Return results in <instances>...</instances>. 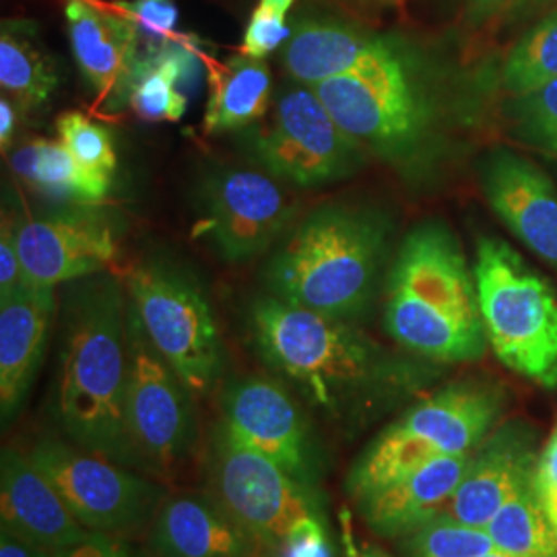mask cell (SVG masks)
<instances>
[{"label":"cell","mask_w":557,"mask_h":557,"mask_svg":"<svg viewBox=\"0 0 557 557\" xmlns=\"http://www.w3.org/2000/svg\"><path fill=\"white\" fill-rule=\"evenodd\" d=\"M248 326L260 358L281 382L343 430L376 421L442 374L438 363L386 349L351 320L324 317L275 296L252 301Z\"/></svg>","instance_id":"1"},{"label":"cell","mask_w":557,"mask_h":557,"mask_svg":"<svg viewBox=\"0 0 557 557\" xmlns=\"http://www.w3.org/2000/svg\"><path fill=\"white\" fill-rule=\"evenodd\" d=\"M128 304L103 271L75 281L62 301L54 418L81 448L143 469L126 428Z\"/></svg>","instance_id":"2"},{"label":"cell","mask_w":557,"mask_h":557,"mask_svg":"<svg viewBox=\"0 0 557 557\" xmlns=\"http://www.w3.org/2000/svg\"><path fill=\"white\" fill-rule=\"evenodd\" d=\"M384 289V329L407 354L438 366L487 354L475 273L444 223L425 221L407 234Z\"/></svg>","instance_id":"3"},{"label":"cell","mask_w":557,"mask_h":557,"mask_svg":"<svg viewBox=\"0 0 557 557\" xmlns=\"http://www.w3.org/2000/svg\"><path fill=\"white\" fill-rule=\"evenodd\" d=\"M391 221L356 205H324L269 260L271 296L333 319L358 320L379 296L391 248Z\"/></svg>","instance_id":"4"},{"label":"cell","mask_w":557,"mask_h":557,"mask_svg":"<svg viewBox=\"0 0 557 557\" xmlns=\"http://www.w3.org/2000/svg\"><path fill=\"white\" fill-rule=\"evenodd\" d=\"M504 411V388L487 380H458L418 398L359 453L345 481L349 498H363L428 460L471 455Z\"/></svg>","instance_id":"5"},{"label":"cell","mask_w":557,"mask_h":557,"mask_svg":"<svg viewBox=\"0 0 557 557\" xmlns=\"http://www.w3.org/2000/svg\"><path fill=\"white\" fill-rule=\"evenodd\" d=\"M366 156L397 168L425 160L442 135L438 94L395 50L376 66L312 87Z\"/></svg>","instance_id":"6"},{"label":"cell","mask_w":557,"mask_h":557,"mask_svg":"<svg viewBox=\"0 0 557 557\" xmlns=\"http://www.w3.org/2000/svg\"><path fill=\"white\" fill-rule=\"evenodd\" d=\"M479 308L494 356L520 379L557 393V289L494 236L475 250Z\"/></svg>","instance_id":"7"},{"label":"cell","mask_w":557,"mask_h":557,"mask_svg":"<svg viewBox=\"0 0 557 557\" xmlns=\"http://www.w3.org/2000/svg\"><path fill=\"white\" fill-rule=\"evenodd\" d=\"M126 292L143 333L161 358L193 395H209L223 372V347L199 281L168 260H147L126 275Z\"/></svg>","instance_id":"8"},{"label":"cell","mask_w":557,"mask_h":557,"mask_svg":"<svg viewBox=\"0 0 557 557\" xmlns=\"http://www.w3.org/2000/svg\"><path fill=\"white\" fill-rule=\"evenodd\" d=\"M209 478L211 496L273 557L298 522L322 515L319 490L285 473L221 421L211 438Z\"/></svg>","instance_id":"9"},{"label":"cell","mask_w":557,"mask_h":557,"mask_svg":"<svg viewBox=\"0 0 557 557\" xmlns=\"http://www.w3.org/2000/svg\"><path fill=\"white\" fill-rule=\"evenodd\" d=\"M91 533L126 537L151 524L168 492L131 467L66 438H40L27 453Z\"/></svg>","instance_id":"10"},{"label":"cell","mask_w":557,"mask_h":557,"mask_svg":"<svg viewBox=\"0 0 557 557\" xmlns=\"http://www.w3.org/2000/svg\"><path fill=\"white\" fill-rule=\"evenodd\" d=\"M250 145L267 174L298 188L349 178L368 158L319 94L299 83L278 96L271 119L252 133Z\"/></svg>","instance_id":"11"},{"label":"cell","mask_w":557,"mask_h":557,"mask_svg":"<svg viewBox=\"0 0 557 557\" xmlns=\"http://www.w3.org/2000/svg\"><path fill=\"white\" fill-rule=\"evenodd\" d=\"M126 428L143 469L172 473L193 457L199 425L193 391L149 343L128 304Z\"/></svg>","instance_id":"12"},{"label":"cell","mask_w":557,"mask_h":557,"mask_svg":"<svg viewBox=\"0 0 557 557\" xmlns=\"http://www.w3.org/2000/svg\"><path fill=\"white\" fill-rule=\"evenodd\" d=\"M298 213V200L267 172L225 168L200 186V218L195 236L205 238L227 262L262 255L285 234Z\"/></svg>","instance_id":"13"},{"label":"cell","mask_w":557,"mask_h":557,"mask_svg":"<svg viewBox=\"0 0 557 557\" xmlns=\"http://www.w3.org/2000/svg\"><path fill=\"white\" fill-rule=\"evenodd\" d=\"M221 423L238 438L298 479L319 490L322 453L310 421L285 382L250 376L232 382L221 398Z\"/></svg>","instance_id":"14"},{"label":"cell","mask_w":557,"mask_h":557,"mask_svg":"<svg viewBox=\"0 0 557 557\" xmlns=\"http://www.w3.org/2000/svg\"><path fill=\"white\" fill-rule=\"evenodd\" d=\"M119 225L91 205L23 218L17 248L27 283L57 287L108 269L119 257Z\"/></svg>","instance_id":"15"},{"label":"cell","mask_w":557,"mask_h":557,"mask_svg":"<svg viewBox=\"0 0 557 557\" xmlns=\"http://www.w3.org/2000/svg\"><path fill=\"white\" fill-rule=\"evenodd\" d=\"M479 182L499 221L557 271V188L552 178L517 151L494 149L479 165Z\"/></svg>","instance_id":"16"},{"label":"cell","mask_w":557,"mask_h":557,"mask_svg":"<svg viewBox=\"0 0 557 557\" xmlns=\"http://www.w3.org/2000/svg\"><path fill=\"white\" fill-rule=\"evenodd\" d=\"M537 457V436L527 421L499 423L473 450L465 478L442 515L485 529L499 508L533 479Z\"/></svg>","instance_id":"17"},{"label":"cell","mask_w":557,"mask_h":557,"mask_svg":"<svg viewBox=\"0 0 557 557\" xmlns=\"http://www.w3.org/2000/svg\"><path fill=\"white\" fill-rule=\"evenodd\" d=\"M64 17L83 79L96 91L106 112H119L131 103L139 60L135 23L119 9H103L94 0H66Z\"/></svg>","instance_id":"18"},{"label":"cell","mask_w":557,"mask_h":557,"mask_svg":"<svg viewBox=\"0 0 557 557\" xmlns=\"http://www.w3.org/2000/svg\"><path fill=\"white\" fill-rule=\"evenodd\" d=\"M0 518L2 527L52 554L91 535L32 457L9 446L0 455Z\"/></svg>","instance_id":"19"},{"label":"cell","mask_w":557,"mask_h":557,"mask_svg":"<svg viewBox=\"0 0 557 557\" xmlns=\"http://www.w3.org/2000/svg\"><path fill=\"white\" fill-rule=\"evenodd\" d=\"M57 314L54 287L27 283L0 299V418L7 425L38 376Z\"/></svg>","instance_id":"20"},{"label":"cell","mask_w":557,"mask_h":557,"mask_svg":"<svg viewBox=\"0 0 557 557\" xmlns=\"http://www.w3.org/2000/svg\"><path fill=\"white\" fill-rule=\"evenodd\" d=\"M156 557H259L264 549L213 496H168L151 522Z\"/></svg>","instance_id":"21"},{"label":"cell","mask_w":557,"mask_h":557,"mask_svg":"<svg viewBox=\"0 0 557 557\" xmlns=\"http://www.w3.org/2000/svg\"><path fill=\"white\" fill-rule=\"evenodd\" d=\"M395 50L391 41L345 21L306 17L292 27L289 40L281 48V62L296 83L314 87L322 81L368 71Z\"/></svg>","instance_id":"22"},{"label":"cell","mask_w":557,"mask_h":557,"mask_svg":"<svg viewBox=\"0 0 557 557\" xmlns=\"http://www.w3.org/2000/svg\"><path fill=\"white\" fill-rule=\"evenodd\" d=\"M471 455L428 460L411 473L356 499L359 518L380 537L400 539L411 533L444 510L465 478Z\"/></svg>","instance_id":"23"},{"label":"cell","mask_w":557,"mask_h":557,"mask_svg":"<svg viewBox=\"0 0 557 557\" xmlns=\"http://www.w3.org/2000/svg\"><path fill=\"white\" fill-rule=\"evenodd\" d=\"M207 81L205 133H234L264 119L273 94L271 71L264 59L239 54L215 62L209 69Z\"/></svg>","instance_id":"24"},{"label":"cell","mask_w":557,"mask_h":557,"mask_svg":"<svg viewBox=\"0 0 557 557\" xmlns=\"http://www.w3.org/2000/svg\"><path fill=\"white\" fill-rule=\"evenodd\" d=\"M11 165L27 186L60 202L96 205L110 195L112 180L85 170L60 140L23 143L11 153Z\"/></svg>","instance_id":"25"},{"label":"cell","mask_w":557,"mask_h":557,"mask_svg":"<svg viewBox=\"0 0 557 557\" xmlns=\"http://www.w3.org/2000/svg\"><path fill=\"white\" fill-rule=\"evenodd\" d=\"M195 69L197 57L184 41L147 48L135 66L128 106L145 122H178L188 106L180 85L195 75Z\"/></svg>","instance_id":"26"},{"label":"cell","mask_w":557,"mask_h":557,"mask_svg":"<svg viewBox=\"0 0 557 557\" xmlns=\"http://www.w3.org/2000/svg\"><path fill=\"white\" fill-rule=\"evenodd\" d=\"M59 83V69L36 44L32 25L4 21L0 34L2 96L13 101L23 114L38 112L50 103Z\"/></svg>","instance_id":"27"},{"label":"cell","mask_w":557,"mask_h":557,"mask_svg":"<svg viewBox=\"0 0 557 557\" xmlns=\"http://www.w3.org/2000/svg\"><path fill=\"white\" fill-rule=\"evenodd\" d=\"M485 531L502 554L515 557H557V535L539 506L533 479L508 499Z\"/></svg>","instance_id":"28"},{"label":"cell","mask_w":557,"mask_h":557,"mask_svg":"<svg viewBox=\"0 0 557 557\" xmlns=\"http://www.w3.org/2000/svg\"><path fill=\"white\" fill-rule=\"evenodd\" d=\"M557 79V13L529 29L506 54L499 81L510 98Z\"/></svg>","instance_id":"29"},{"label":"cell","mask_w":557,"mask_h":557,"mask_svg":"<svg viewBox=\"0 0 557 557\" xmlns=\"http://www.w3.org/2000/svg\"><path fill=\"white\" fill-rule=\"evenodd\" d=\"M398 547L405 557H483L499 552L485 529L442 512L398 539Z\"/></svg>","instance_id":"30"},{"label":"cell","mask_w":557,"mask_h":557,"mask_svg":"<svg viewBox=\"0 0 557 557\" xmlns=\"http://www.w3.org/2000/svg\"><path fill=\"white\" fill-rule=\"evenodd\" d=\"M506 114L518 143L557 158V79L510 98Z\"/></svg>","instance_id":"31"},{"label":"cell","mask_w":557,"mask_h":557,"mask_svg":"<svg viewBox=\"0 0 557 557\" xmlns=\"http://www.w3.org/2000/svg\"><path fill=\"white\" fill-rule=\"evenodd\" d=\"M57 133L60 143L85 170L112 180L116 172V149L108 128L81 112H66L57 120Z\"/></svg>","instance_id":"32"},{"label":"cell","mask_w":557,"mask_h":557,"mask_svg":"<svg viewBox=\"0 0 557 557\" xmlns=\"http://www.w3.org/2000/svg\"><path fill=\"white\" fill-rule=\"evenodd\" d=\"M296 2L298 0H259L244 32L242 54L267 59L271 52L283 48L292 36L287 13Z\"/></svg>","instance_id":"33"},{"label":"cell","mask_w":557,"mask_h":557,"mask_svg":"<svg viewBox=\"0 0 557 557\" xmlns=\"http://www.w3.org/2000/svg\"><path fill=\"white\" fill-rule=\"evenodd\" d=\"M114 9L135 23L139 40L145 41L147 48H158L176 40L178 7L174 0L116 2Z\"/></svg>","instance_id":"34"},{"label":"cell","mask_w":557,"mask_h":557,"mask_svg":"<svg viewBox=\"0 0 557 557\" xmlns=\"http://www.w3.org/2000/svg\"><path fill=\"white\" fill-rule=\"evenodd\" d=\"M533 490L543 515L547 517L557 535V423L543 448L539 450Z\"/></svg>","instance_id":"35"},{"label":"cell","mask_w":557,"mask_h":557,"mask_svg":"<svg viewBox=\"0 0 557 557\" xmlns=\"http://www.w3.org/2000/svg\"><path fill=\"white\" fill-rule=\"evenodd\" d=\"M17 225L20 220L13 213L2 211L0 225V299L13 296L27 285V277L21 264L17 248Z\"/></svg>","instance_id":"36"},{"label":"cell","mask_w":557,"mask_h":557,"mask_svg":"<svg viewBox=\"0 0 557 557\" xmlns=\"http://www.w3.org/2000/svg\"><path fill=\"white\" fill-rule=\"evenodd\" d=\"M275 557H333V543L322 515L298 522Z\"/></svg>","instance_id":"37"},{"label":"cell","mask_w":557,"mask_h":557,"mask_svg":"<svg viewBox=\"0 0 557 557\" xmlns=\"http://www.w3.org/2000/svg\"><path fill=\"white\" fill-rule=\"evenodd\" d=\"M54 557H156L143 554L124 537L91 533L79 543L62 549Z\"/></svg>","instance_id":"38"},{"label":"cell","mask_w":557,"mask_h":557,"mask_svg":"<svg viewBox=\"0 0 557 557\" xmlns=\"http://www.w3.org/2000/svg\"><path fill=\"white\" fill-rule=\"evenodd\" d=\"M541 2L543 0H467L465 21L471 27H481L494 21L512 17Z\"/></svg>","instance_id":"39"},{"label":"cell","mask_w":557,"mask_h":557,"mask_svg":"<svg viewBox=\"0 0 557 557\" xmlns=\"http://www.w3.org/2000/svg\"><path fill=\"white\" fill-rule=\"evenodd\" d=\"M0 557H54V554L0 524Z\"/></svg>","instance_id":"40"},{"label":"cell","mask_w":557,"mask_h":557,"mask_svg":"<svg viewBox=\"0 0 557 557\" xmlns=\"http://www.w3.org/2000/svg\"><path fill=\"white\" fill-rule=\"evenodd\" d=\"M341 545H343V556L345 557H391L388 554H384L376 545L358 543V539L351 533V522H349L347 515H343Z\"/></svg>","instance_id":"41"},{"label":"cell","mask_w":557,"mask_h":557,"mask_svg":"<svg viewBox=\"0 0 557 557\" xmlns=\"http://www.w3.org/2000/svg\"><path fill=\"white\" fill-rule=\"evenodd\" d=\"M15 128H17V108L13 101L2 96V100H0V149H2V156H7L13 145Z\"/></svg>","instance_id":"42"},{"label":"cell","mask_w":557,"mask_h":557,"mask_svg":"<svg viewBox=\"0 0 557 557\" xmlns=\"http://www.w3.org/2000/svg\"><path fill=\"white\" fill-rule=\"evenodd\" d=\"M351 2L366 4V7H388V4H395L398 0H351Z\"/></svg>","instance_id":"43"},{"label":"cell","mask_w":557,"mask_h":557,"mask_svg":"<svg viewBox=\"0 0 557 557\" xmlns=\"http://www.w3.org/2000/svg\"><path fill=\"white\" fill-rule=\"evenodd\" d=\"M483 557H515V556H508V554H502V552H496V554H490V556H483Z\"/></svg>","instance_id":"44"}]
</instances>
